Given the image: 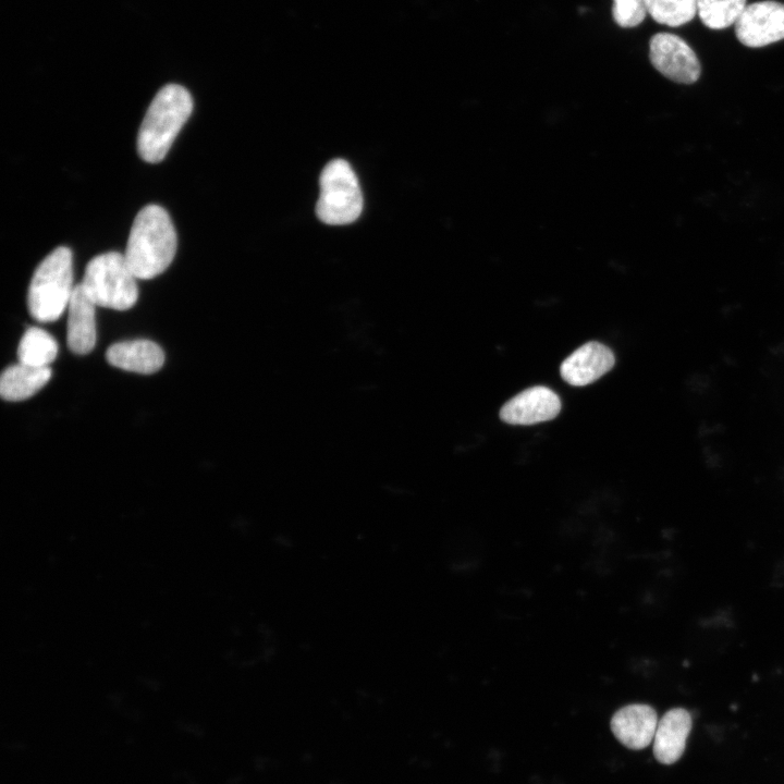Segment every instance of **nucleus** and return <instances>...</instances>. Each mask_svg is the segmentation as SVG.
I'll use <instances>...</instances> for the list:
<instances>
[{"label":"nucleus","mask_w":784,"mask_h":784,"mask_svg":"<svg viewBox=\"0 0 784 784\" xmlns=\"http://www.w3.org/2000/svg\"><path fill=\"white\" fill-rule=\"evenodd\" d=\"M614 363V355L608 346L590 341L563 360L560 373L567 383L581 387L596 381L611 370Z\"/></svg>","instance_id":"obj_9"},{"label":"nucleus","mask_w":784,"mask_h":784,"mask_svg":"<svg viewBox=\"0 0 784 784\" xmlns=\"http://www.w3.org/2000/svg\"><path fill=\"white\" fill-rule=\"evenodd\" d=\"M95 307L82 285L76 284L68 306L66 328L68 346L74 354H88L96 344Z\"/></svg>","instance_id":"obj_11"},{"label":"nucleus","mask_w":784,"mask_h":784,"mask_svg":"<svg viewBox=\"0 0 784 784\" xmlns=\"http://www.w3.org/2000/svg\"><path fill=\"white\" fill-rule=\"evenodd\" d=\"M193 111V99L177 84L163 86L154 97L137 136L139 157L149 163L164 159L172 143Z\"/></svg>","instance_id":"obj_2"},{"label":"nucleus","mask_w":784,"mask_h":784,"mask_svg":"<svg viewBox=\"0 0 784 784\" xmlns=\"http://www.w3.org/2000/svg\"><path fill=\"white\" fill-rule=\"evenodd\" d=\"M74 286L72 252L59 246L34 271L27 292L29 314L39 322L56 321L69 306Z\"/></svg>","instance_id":"obj_3"},{"label":"nucleus","mask_w":784,"mask_h":784,"mask_svg":"<svg viewBox=\"0 0 784 784\" xmlns=\"http://www.w3.org/2000/svg\"><path fill=\"white\" fill-rule=\"evenodd\" d=\"M658 722L653 708L635 703L625 706L614 713L611 730L624 746L642 749L653 740Z\"/></svg>","instance_id":"obj_10"},{"label":"nucleus","mask_w":784,"mask_h":784,"mask_svg":"<svg viewBox=\"0 0 784 784\" xmlns=\"http://www.w3.org/2000/svg\"><path fill=\"white\" fill-rule=\"evenodd\" d=\"M318 218L331 225L355 221L363 210V195L356 174L343 159L330 161L319 179Z\"/></svg>","instance_id":"obj_5"},{"label":"nucleus","mask_w":784,"mask_h":784,"mask_svg":"<svg viewBox=\"0 0 784 784\" xmlns=\"http://www.w3.org/2000/svg\"><path fill=\"white\" fill-rule=\"evenodd\" d=\"M735 25L740 44L760 48L784 39V4L759 1L746 5Z\"/></svg>","instance_id":"obj_7"},{"label":"nucleus","mask_w":784,"mask_h":784,"mask_svg":"<svg viewBox=\"0 0 784 784\" xmlns=\"http://www.w3.org/2000/svg\"><path fill=\"white\" fill-rule=\"evenodd\" d=\"M57 354L58 344L53 336L37 327L24 332L17 347L20 363L35 367H49Z\"/></svg>","instance_id":"obj_15"},{"label":"nucleus","mask_w":784,"mask_h":784,"mask_svg":"<svg viewBox=\"0 0 784 784\" xmlns=\"http://www.w3.org/2000/svg\"><path fill=\"white\" fill-rule=\"evenodd\" d=\"M136 279L124 254L108 252L89 260L79 284L96 306L126 310L138 297Z\"/></svg>","instance_id":"obj_4"},{"label":"nucleus","mask_w":784,"mask_h":784,"mask_svg":"<svg viewBox=\"0 0 784 784\" xmlns=\"http://www.w3.org/2000/svg\"><path fill=\"white\" fill-rule=\"evenodd\" d=\"M771 382V400L775 409L784 419V371L769 378Z\"/></svg>","instance_id":"obj_19"},{"label":"nucleus","mask_w":784,"mask_h":784,"mask_svg":"<svg viewBox=\"0 0 784 784\" xmlns=\"http://www.w3.org/2000/svg\"><path fill=\"white\" fill-rule=\"evenodd\" d=\"M561 409L559 396L547 387L536 385L519 392L500 409V418L511 425H532L551 420Z\"/></svg>","instance_id":"obj_8"},{"label":"nucleus","mask_w":784,"mask_h":784,"mask_svg":"<svg viewBox=\"0 0 784 784\" xmlns=\"http://www.w3.org/2000/svg\"><path fill=\"white\" fill-rule=\"evenodd\" d=\"M746 0H697V13L709 28L723 29L735 24Z\"/></svg>","instance_id":"obj_16"},{"label":"nucleus","mask_w":784,"mask_h":784,"mask_svg":"<svg viewBox=\"0 0 784 784\" xmlns=\"http://www.w3.org/2000/svg\"><path fill=\"white\" fill-rule=\"evenodd\" d=\"M612 15L621 27L638 26L647 15L645 0H613Z\"/></svg>","instance_id":"obj_18"},{"label":"nucleus","mask_w":784,"mask_h":784,"mask_svg":"<svg viewBox=\"0 0 784 784\" xmlns=\"http://www.w3.org/2000/svg\"><path fill=\"white\" fill-rule=\"evenodd\" d=\"M647 13L659 24L676 27L690 22L697 0H645Z\"/></svg>","instance_id":"obj_17"},{"label":"nucleus","mask_w":784,"mask_h":784,"mask_svg":"<svg viewBox=\"0 0 784 784\" xmlns=\"http://www.w3.org/2000/svg\"><path fill=\"white\" fill-rule=\"evenodd\" d=\"M691 730V716L683 708L669 710L658 722L653 754L664 764L676 762L683 755Z\"/></svg>","instance_id":"obj_12"},{"label":"nucleus","mask_w":784,"mask_h":784,"mask_svg":"<svg viewBox=\"0 0 784 784\" xmlns=\"http://www.w3.org/2000/svg\"><path fill=\"white\" fill-rule=\"evenodd\" d=\"M50 378V367H35L19 362L2 372L0 394L7 401H23L37 393Z\"/></svg>","instance_id":"obj_14"},{"label":"nucleus","mask_w":784,"mask_h":784,"mask_svg":"<svg viewBox=\"0 0 784 784\" xmlns=\"http://www.w3.org/2000/svg\"><path fill=\"white\" fill-rule=\"evenodd\" d=\"M177 237L172 220L166 209L147 205L136 215L124 256L137 279H152L172 262Z\"/></svg>","instance_id":"obj_1"},{"label":"nucleus","mask_w":784,"mask_h":784,"mask_svg":"<svg viewBox=\"0 0 784 784\" xmlns=\"http://www.w3.org/2000/svg\"><path fill=\"white\" fill-rule=\"evenodd\" d=\"M651 64L666 78L679 84L695 83L701 66L695 51L677 35L658 33L649 41Z\"/></svg>","instance_id":"obj_6"},{"label":"nucleus","mask_w":784,"mask_h":784,"mask_svg":"<svg viewBox=\"0 0 784 784\" xmlns=\"http://www.w3.org/2000/svg\"><path fill=\"white\" fill-rule=\"evenodd\" d=\"M110 365L126 371L149 375L164 363L161 347L149 340H133L110 345L106 353Z\"/></svg>","instance_id":"obj_13"}]
</instances>
